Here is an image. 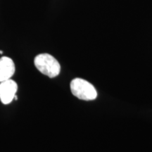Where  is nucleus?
<instances>
[{"mask_svg":"<svg viewBox=\"0 0 152 152\" xmlns=\"http://www.w3.org/2000/svg\"><path fill=\"white\" fill-rule=\"evenodd\" d=\"M71 90L74 96L82 100H94L97 92L91 83L81 78H75L71 83Z\"/></svg>","mask_w":152,"mask_h":152,"instance_id":"nucleus-2","label":"nucleus"},{"mask_svg":"<svg viewBox=\"0 0 152 152\" xmlns=\"http://www.w3.org/2000/svg\"><path fill=\"white\" fill-rule=\"evenodd\" d=\"M18 85L13 80L9 79L0 83V100L4 104H10L16 96Z\"/></svg>","mask_w":152,"mask_h":152,"instance_id":"nucleus-3","label":"nucleus"},{"mask_svg":"<svg viewBox=\"0 0 152 152\" xmlns=\"http://www.w3.org/2000/svg\"><path fill=\"white\" fill-rule=\"evenodd\" d=\"M3 54L2 51H0V54Z\"/></svg>","mask_w":152,"mask_h":152,"instance_id":"nucleus-5","label":"nucleus"},{"mask_svg":"<svg viewBox=\"0 0 152 152\" xmlns=\"http://www.w3.org/2000/svg\"><path fill=\"white\" fill-rule=\"evenodd\" d=\"M15 70V64L11 58L7 56L0 58V83L11 79Z\"/></svg>","mask_w":152,"mask_h":152,"instance_id":"nucleus-4","label":"nucleus"},{"mask_svg":"<svg viewBox=\"0 0 152 152\" xmlns=\"http://www.w3.org/2000/svg\"><path fill=\"white\" fill-rule=\"evenodd\" d=\"M34 64L38 71L51 78L56 77L60 73L59 63L54 56L49 54L45 53L36 56Z\"/></svg>","mask_w":152,"mask_h":152,"instance_id":"nucleus-1","label":"nucleus"}]
</instances>
